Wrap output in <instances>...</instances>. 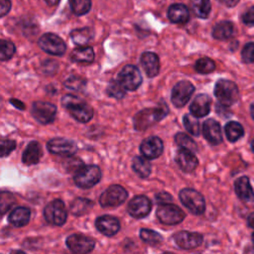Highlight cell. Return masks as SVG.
<instances>
[{
	"instance_id": "6da1fadb",
	"label": "cell",
	"mask_w": 254,
	"mask_h": 254,
	"mask_svg": "<svg viewBox=\"0 0 254 254\" xmlns=\"http://www.w3.org/2000/svg\"><path fill=\"white\" fill-rule=\"evenodd\" d=\"M62 105L73 119L80 123L88 122L93 116V110L83 99L76 95L66 94L62 98Z\"/></svg>"
},
{
	"instance_id": "7a4b0ae2",
	"label": "cell",
	"mask_w": 254,
	"mask_h": 254,
	"mask_svg": "<svg viewBox=\"0 0 254 254\" xmlns=\"http://www.w3.org/2000/svg\"><path fill=\"white\" fill-rule=\"evenodd\" d=\"M169 113L168 106L162 102L154 108H147L141 110L134 116V127L141 131L154 125L158 121L162 120Z\"/></svg>"
},
{
	"instance_id": "3957f363",
	"label": "cell",
	"mask_w": 254,
	"mask_h": 254,
	"mask_svg": "<svg viewBox=\"0 0 254 254\" xmlns=\"http://www.w3.org/2000/svg\"><path fill=\"white\" fill-rule=\"evenodd\" d=\"M214 95L219 103L230 106L238 100L239 90L235 82L228 79H219L214 86Z\"/></svg>"
},
{
	"instance_id": "277c9868",
	"label": "cell",
	"mask_w": 254,
	"mask_h": 254,
	"mask_svg": "<svg viewBox=\"0 0 254 254\" xmlns=\"http://www.w3.org/2000/svg\"><path fill=\"white\" fill-rule=\"evenodd\" d=\"M101 179V170L96 165L81 166L73 176L74 184L80 189H89Z\"/></svg>"
},
{
	"instance_id": "5b68a950",
	"label": "cell",
	"mask_w": 254,
	"mask_h": 254,
	"mask_svg": "<svg viewBox=\"0 0 254 254\" xmlns=\"http://www.w3.org/2000/svg\"><path fill=\"white\" fill-rule=\"evenodd\" d=\"M181 202L193 214H202L205 210V201L200 192L193 189H183L180 193Z\"/></svg>"
},
{
	"instance_id": "8992f818",
	"label": "cell",
	"mask_w": 254,
	"mask_h": 254,
	"mask_svg": "<svg viewBox=\"0 0 254 254\" xmlns=\"http://www.w3.org/2000/svg\"><path fill=\"white\" fill-rule=\"evenodd\" d=\"M44 217L46 221L52 225L61 226L64 224L67 218V211L64 202L62 199H54L50 201L44 209Z\"/></svg>"
},
{
	"instance_id": "52a82bcc",
	"label": "cell",
	"mask_w": 254,
	"mask_h": 254,
	"mask_svg": "<svg viewBox=\"0 0 254 254\" xmlns=\"http://www.w3.org/2000/svg\"><path fill=\"white\" fill-rule=\"evenodd\" d=\"M128 196L127 190L119 186L112 185L108 187L99 197V203L102 207H115L122 204Z\"/></svg>"
},
{
	"instance_id": "ba28073f",
	"label": "cell",
	"mask_w": 254,
	"mask_h": 254,
	"mask_svg": "<svg viewBox=\"0 0 254 254\" xmlns=\"http://www.w3.org/2000/svg\"><path fill=\"white\" fill-rule=\"evenodd\" d=\"M156 214L160 222L167 225L179 224L186 217V213L183 211V209H181L178 205L172 204L170 202L160 204Z\"/></svg>"
},
{
	"instance_id": "9c48e42d",
	"label": "cell",
	"mask_w": 254,
	"mask_h": 254,
	"mask_svg": "<svg viewBox=\"0 0 254 254\" xmlns=\"http://www.w3.org/2000/svg\"><path fill=\"white\" fill-rule=\"evenodd\" d=\"M40 48L53 56H63L65 53V43L58 35L53 33H46L42 35L38 41Z\"/></svg>"
},
{
	"instance_id": "30bf717a",
	"label": "cell",
	"mask_w": 254,
	"mask_h": 254,
	"mask_svg": "<svg viewBox=\"0 0 254 254\" xmlns=\"http://www.w3.org/2000/svg\"><path fill=\"white\" fill-rule=\"evenodd\" d=\"M31 114L41 124L52 123L57 115V106L51 102L35 101L32 104Z\"/></svg>"
},
{
	"instance_id": "8fae6325",
	"label": "cell",
	"mask_w": 254,
	"mask_h": 254,
	"mask_svg": "<svg viewBox=\"0 0 254 254\" xmlns=\"http://www.w3.org/2000/svg\"><path fill=\"white\" fill-rule=\"evenodd\" d=\"M118 81L126 90L133 91L136 90L142 83V75L137 66L127 64L119 72Z\"/></svg>"
},
{
	"instance_id": "7c38bea8",
	"label": "cell",
	"mask_w": 254,
	"mask_h": 254,
	"mask_svg": "<svg viewBox=\"0 0 254 254\" xmlns=\"http://www.w3.org/2000/svg\"><path fill=\"white\" fill-rule=\"evenodd\" d=\"M193 92H194V86L190 81L181 80L178 83H176L172 89V93H171L172 103L176 107L181 108L188 103V101L190 100Z\"/></svg>"
},
{
	"instance_id": "4fadbf2b",
	"label": "cell",
	"mask_w": 254,
	"mask_h": 254,
	"mask_svg": "<svg viewBox=\"0 0 254 254\" xmlns=\"http://www.w3.org/2000/svg\"><path fill=\"white\" fill-rule=\"evenodd\" d=\"M65 244L72 253L86 254L93 250L95 241L92 238L82 234H71L66 238Z\"/></svg>"
},
{
	"instance_id": "5bb4252c",
	"label": "cell",
	"mask_w": 254,
	"mask_h": 254,
	"mask_svg": "<svg viewBox=\"0 0 254 254\" xmlns=\"http://www.w3.org/2000/svg\"><path fill=\"white\" fill-rule=\"evenodd\" d=\"M47 149L52 154L64 156V157H69V156H72L77 151V145L72 140L58 137V138L51 139L47 143Z\"/></svg>"
},
{
	"instance_id": "9a60e30c",
	"label": "cell",
	"mask_w": 254,
	"mask_h": 254,
	"mask_svg": "<svg viewBox=\"0 0 254 254\" xmlns=\"http://www.w3.org/2000/svg\"><path fill=\"white\" fill-rule=\"evenodd\" d=\"M152 209L151 200L146 195H136L127 205L128 213L134 218H143L147 216Z\"/></svg>"
},
{
	"instance_id": "2e32d148",
	"label": "cell",
	"mask_w": 254,
	"mask_h": 254,
	"mask_svg": "<svg viewBox=\"0 0 254 254\" xmlns=\"http://www.w3.org/2000/svg\"><path fill=\"white\" fill-rule=\"evenodd\" d=\"M203 237L200 233L190 231H179L174 235L176 245L184 250H190L198 247L202 243Z\"/></svg>"
},
{
	"instance_id": "e0dca14e",
	"label": "cell",
	"mask_w": 254,
	"mask_h": 254,
	"mask_svg": "<svg viewBox=\"0 0 254 254\" xmlns=\"http://www.w3.org/2000/svg\"><path fill=\"white\" fill-rule=\"evenodd\" d=\"M164 150V144L161 138L151 136L144 139L140 145V152L148 159H156L160 157Z\"/></svg>"
},
{
	"instance_id": "ac0fdd59",
	"label": "cell",
	"mask_w": 254,
	"mask_h": 254,
	"mask_svg": "<svg viewBox=\"0 0 254 254\" xmlns=\"http://www.w3.org/2000/svg\"><path fill=\"white\" fill-rule=\"evenodd\" d=\"M175 161L180 169L186 173H190L194 171L198 165V160L195 157L194 152L182 147L177 151Z\"/></svg>"
},
{
	"instance_id": "d6986e66",
	"label": "cell",
	"mask_w": 254,
	"mask_h": 254,
	"mask_svg": "<svg viewBox=\"0 0 254 254\" xmlns=\"http://www.w3.org/2000/svg\"><path fill=\"white\" fill-rule=\"evenodd\" d=\"M95 227L100 233L106 236H113L119 231L120 222L114 216L101 215L95 219Z\"/></svg>"
},
{
	"instance_id": "ffe728a7",
	"label": "cell",
	"mask_w": 254,
	"mask_h": 254,
	"mask_svg": "<svg viewBox=\"0 0 254 254\" xmlns=\"http://www.w3.org/2000/svg\"><path fill=\"white\" fill-rule=\"evenodd\" d=\"M202 133L204 138L211 145H218L222 142V133L220 124L214 119H206L202 124Z\"/></svg>"
},
{
	"instance_id": "44dd1931",
	"label": "cell",
	"mask_w": 254,
	"mask_h": 254,
	"mask_svg": "<svg viewBox=\"0 0 254 254\" xmlns=\"http://www.w3.org/2000/svg\"><path fill=\"white\" fill-rule=\"evenodd\" d=\"M210 105L211 98L207 94L201 93L195 96V98L192 100L190 106V110L193 116L200 118L206 116L209 113Z\"/></svg>"
},
{
	"instance_id": "7402d4cb",
	"label": "cell",
	"mask_w": 254,
	"mask_h": 254,
	"mask_svg": "<svg viewBox=\"0 0 254 254\" xmlns=\"http://www.w3.org/2000/svg\"><path fill=\"white\" fill-rule=\"evenodd\" d=\"M141 64L149 77L156 76L160 71V60L153 52H145L141 56Z\"/></svg>"
},
{
	"instance_id": "603a6c76",
	"label": "cell",
	"mask_w": 254,
	"mask_h": 254,
	"mask_svg": "<svg viewBox=\"0 0 254 254\" xmlns=\"http://www.w3.org/2000/svg\"><path fill=\"white\" fill-rule=\"evenodd\" d=\"M168 18L176 24H185L190 20V11L188 7L181 3L173 4L168 9Z\"/></svg>"
},
{
	"instance_id": "cb8c5ba5",
	"label": "cell",
	"mask_w": 254,
	"mask_h": 254,
	"mask_svg": "<svg viewBox=\"0 0 254 254\" xmlns=\"http://www.w3.org/2000/svg\"><path fill=\"white\" fill-rule=\"evenodd\" d=\"M42 157V148L37 141L30 142L22 154V162L27 165L38 164Z\"/></svg>"
},
{
	"instance_id": "d4e9b609",
	"label": "cell",
	"mask_w": 254,
	"mask_h": 254,
	"mask_svg": "<svg viewBox=\"0 0 254 254\" xmlns=\"http://www.w3.org/2000/svg\"><path fill=\"white\" fill-rule=\"evenodd\" d=\"M234 190L237 196L245 201L251 200L254 198V191L250 185V181L248 177L243 176L238 178L234 182Z\"/></svg>"
},
{
	"instance_id": "484cf974",
	"label": "cell",
	"mask_w": 254,
	"mask_h": 254,
	"mask_svg": "<svg viewBox=\"0 0 254 254\" xmlns=\"http://www.w3.org/2000/svg\"><path fill=\"white\" fill-rule=\"evenodd\" d=\"M30 217H31L30 208L26 206H18L11 211V213L8 216V220L12 225L16 227H22L28 224Z\"/></svg>"
},
{
	"instance_id": "4316f807",
	"label": "cell",
	"mask_w": 254,
	"mask_h": 254,
	"mask_svg": "<svg viewBox=\"0 0 254 254\" xmlns=\"http://www.w3.org/2000/svg\"><path fill=\"white\" fill-rule=\"evenodd\" d=\"M70 60L74 63L90 64L94 60L93 49L88 46H79L71 52Z\"/></svg>"
},
{
	"instance_id": "83f0119b",
	"label": "cell",
	"mask_w": 254,
	"mask_h": 254,
	"mask_svg": "<svg viewBox=\"0 0 254 254\" xmlns=\"http://www.w3.org/2000/svg\"><path fill=\"white\" fill-rule=\"evenodd\" d=\"M234 34V26L229 21H221L217 23L212 30V37L216 40H227Z\"/></svg>"
},
{
	"instance_id": "f1b7e54d",
	"label": "cell",
	"mask_w": 254,
	"mask_h": 254,
	"mask_svg": "<svg viewBox=\"0 0 254 254\" xmlns=\"http://www.w3.org/2000/svg\"><path fill=\"white\" fill-rule=\"evenodd\" d=\"M93 207V201L85 197H76L72 200L69 206L71 214L75 216H81L88 213Z\"/></svg>"
},
{
	"instance_id": "f546056e",
	"label": "cell",
	"mask_w": 254,
	"mask_h": 254,
	"mask_svg": "<svg viewBox=\"0 0 254 254\" xmlns=\"http://www.w3.org/2000/svg\"><path fill=\"white\" fill-rule=\"evenodd\" d=\"M132 169L140 178L149 177V175L151 174V170H152L151 163H150L149 159L143 155H142V157L136 156L133 159Z\"/></svg>"
},
{
	"instance_id": "4dcf8cb0",
	"label": "cell",
	"mask_w": 254,
	"mask_h": 254,
	"mask_svg": "<svg viewBox=\"0 0 254 254\" xmlns=\"http://www.w3.org/2000/svg\"><path fill=\"white\" fill-rule=\"evenodd\" d=\"M93 35V31L87 27L74 29L70 32V38L72 42L77 46H84L87 43H89L92 40Z\"/></svg>"
},
{
	"instance_id": "1f68e13d",
	"label": "cell",
	"mask_w": 254,
	"mask_h": 254,
	"mask_svg": "<svg viewBox=\"0 0 254 254\" xmlns=\"http://www.w3.org/2000/svg\"><path fill=\"white\" fill-rule=\"evenodd\" d=\"M225 135L228 141L236 142L238 141L244 134V129L242 125L236 121H229L225 124L224 127Z\"/></svg>"
},
{
	"instance_id": "d6a6232c",
	"label": "cell",
	"mask_w": 254,
	"mask_h": 254,
	"mask_svg": "<svg viewBox=\"0 0 254 254\" xmlns=\"http://www.w3.org/2000/svg\"><path fill=\"white\" fill-rule=\"evenodd\" d=\"M191 9L195 16L201 19H205L208 17L210 10H211V5L209 0H190Z\"/></svg>"
},
{
	"instance_id": "836d02e7",
	"label": "cell",
	"mask_w": 254,
	"mask_h": 254,
	"mask_svg": "<svg viewBox=\"0 0 254 254\" xmlns=\"http://www.w3.org/2000/svg\"><path fill=\"white\" fill-rule=\"evenodd\" d=\"M140 238L146 242L147 244H150V245H158L160 244L162 241H163V236L156 232L155 230H152V229H147V228H142L140 230Z\"/></svg>"
},
{
	"instance_id": "e575fe53",
	"label": "cell",
	"mask_w": 254,
	"mask_h": 254,
	"mask_svg": "<svg viewBox=\"0 0 254 254\" xmlns=\"http://www.w3.org/2000/svg\"><path fill=\"white\" fill-rule=\"evenodd\" d=\"M196 118L197 117L193 116L192 114H185L183 117V123L185 125V128L189 133L193 136H198L200 133L199 122Z\"/></svg>"
},
{
	"instance_id": "d590c367",
	"label": "cell",
	"mask_w": 254,
	"mask_h": 254,
	"mask_svg": "<svg viewBox=\"0 0 254 254\" xmlns=\"http://www.w3.org/2000/svg\"><path fill=\"white\" fill-rule=\"evenodd\" d=\"M73 14L81 16L86 14L91 8V0H68Z\"/></svg>"
},
{
	"instance_id": "8d00e7d4",
	"label": "cell",
	"mask_w": 254,
	"mask_h": 254,
	"mask_svg": "<svg viewBox=\"0 0 254 254\" xmlns=\"http://www.w3.org/2000/svg\"><path fill=\"white\" fill-rule=\"evenodd\" d=\"M175 142L178 146H180L182 148H187L192 152H195L197 150V146H196L195 142L186 133L178 132L175 135Z\"/></svg>"
},
{
	"instance_id": "74e56055",
	"label": "cell",
	"mask_w": 254,
	"mask_h": 254,
	"mask_svg": "<svg viewBox=\"0 0 254 254\" xmlns=\"http://www.w3.org/2000/svg\"><path fill=\"white\" fill-rule=\"evenodd\" d=\"M194 68L199 73H210L215 69V63L209 58H200L195 62Z\"/></svg>"
},
{
	"instance_id": "f35d334b",
	"label": "cell",
	"mask_w": 254,
	"mask_h": 254,
	"mask_svg": "<svg viewBox=\"0 0 254 254\" xmlns=\"http://www.w3.org/2000/svg\"><path fill=\"white\" fill-rule=\"evenodd\" d=\"M106 92L111 97H114L116 99H121L124 97L126 93V89L122 86V84L118 81V79L117 80L112 79L106 88Z\"/></svg>"
},
{
	"instance_id": "ab89813d",
	"label": "cell",
	"mask_w": 254,
	"mask_h": 254,
	"mask_svg": "<svg viewBox=\"0 0 254 254\" xmlns=\"http://www.w3.org/2000/svg\"><path fill=\"white\" fill-rule=\"evenodd\" d=\"M16 52L15 45L8 40H1L0 43V60L7 61L13 57Z\"/></svg>"
},
{
	"instance_id": "60d3db41",
	"label": "cell",
	"mask_w": 254,
	"mask_h": 254,
	"mask_svg": "<svg viewBox=\"0 0 254 254\" xmlns=\"http://www.w3.org/2000/svg\"><path fill=\"white\" fill-rule=\"evenodd\" d=\"M85 84H86V81L82 77H79L76 75L69 76L64 82V85L66 88L72 89V90H80L85 86Z\"/></svg>"
},
{
	"instance_id": "b9f144b4",
	"label": "cell",
	"mask_w": 254,
	"mask_h": 254,
	"mask_svg": "<svg viewBox=\"0 0 254 254\" xmlns=\"http://www.w3.org/2000/svg\"><path fill=\"white\" fill-rule=\"evenodd\" d=\"M241 59L245 64L254 63V43H247L241 52Z\"/></svg>"
},
{
	"instance_id": "7bdbcfd3",
	"label": "cell",
	"mask_w": 254,
	"mask_h": 254,
	"mask_svg": "<svg viewBox=\"0 0 254 254\" xmlns=\"http://www.w3.org/2000/svg\"><path fill=\"white\" fill-rule=\"evenodd\" d=\"M14 202H15V199L12 193L7 191H2L1 192V213L4 214Z\"/></svg>"
},
{
	"instance_id": "ee69618b",
	"label": "cell",
	"mask_w": 254,
	"mask_h": 254,
	"mask_svg": "<svg viewBox=\"0 0 254 254\" xmlns=\"http://www.w3.org/2000/svg\"><path fill=\"white\" fill-rule=\"evenodd\" d=\"M16 148V142L10 139H4L1 141V157L8 156Z\"/></svg>"
},
{
	"instance_id": "f6af8a7d",
	"label": "cell",
	"mask_w": 254,
	"mask_h": 254,
	"mask_svg": "<svg viewBox=\"0 0 254 254\" xmlns=\"http://www.w3.org/2000/svg\"><path fill=\"white\" fill-rule=\"evenodd\" d=\"M42 65H43V68H42L43 72L48 73V74L54 73L58 68V63L54 62L52 60H48V61L44 62Z\"/></svg>"
},
{
	"instance_id": "bcb514c9",
	"label": "cell",
	"mask_w": 254,
	"mask_h": 254,
	"mask_svg": "<svg viewBox=\"0 0 254 254\" xmlns=\"http://www.w3.org/2000/svg\"><path fill=\"white\" fill-rule=\"evenodd\" d=\"M242 21L247 26H254V7L249 8L242 15Z\"/></svg>"
},
{
	"instance_id": "7dc6e473",
	"label": "cell",
	"mask_w": 254,
	"mask_h": 254,
	"mask_svg": "<svg viewBox=\"0 0 254 254\" xmlns=\"http://www.w3.org/2000/svg\"><path fill=\"white\" fill-rule=\"evenodd\" d=\"M155 198H156V201L157 203L159 204H163V203H169L173 200V197L170 193L166 192V191H161L159 193H157L155 195Z\"/></svg>"
},
{
	"instance_id": "c3c4849f",
	"label": "cell",
	"mask_w": 254,
	"mask_h": 254,
	"mask_svg": "<svg viewBox=\"0 0 254 254\" xmlns=\"http://www.w3.org/2000/svg\"><path fill=\"white\" fill-rule=\"evenodd\" d=\"M1 7H0V12H1V17H4L6 14L11 9V1L10 0H0Z\"/></svg>"
},
{
	"instance_id": "681fc988",
	"label": "cell",
	"mask_w": 254,
	"mask_h": 254,
	"mask_svg": "<svg viewBox=\"0 0 254 254\" xmlns=\"http://www.w3.org/2000/svg\"><path fill=\"white\" fill-rule=\"evenodd\" d=\"M10 102L12 103V105H14L15 107H17V108H18V109H20V110H24V109L26 108L25 104H24L22 101L18 100V99L11 98V99H10Z\"/></svg>"
},
{
	"instance_id": "f907efd6",
	"label": "cell",
	"mask_w": 254,
	"mask_h": 254,
	"mask_svg": "<svg viewBox=\"0 0 254 254\" xmlns=\"http://www.w3.org/2000/svg\"><path fill=\"white\" fill-rule=\"evenodd\" d=\"M218 1L227 7H234L239 2V0H218Z\"/></svg>"
},
{
	"instance_id": "816d5d0a",
	"label": "cell",
	"mask_w": 254,
	"mask_h": 254,
	"mask_svg": "<svg viewBox=\"0 0 254 254\" xmlns=\"http://www.w3.org/2000/svg\"><path fill=\"white\" fill-rule=\"evenodd\" d=\"M248 224L250 227L254 228V212H252L249 216H248Z\"/></svg>"
},
{
	"instance_id": "f5cc1de1",
	"label": "cell",
	"mask_w": 254,
	"mask_h": 254,
	"mask_svg": "<svg viewBox=\"0 0 254 254\" xmlns=\"http://www.w3.org/2000/svg\"><path fill=\"white\" fill-rule=\"evenodd\" d=\"M45 2L51 6H54V5H57L60 2V0H45Z\"/></svg>"
},
{
	"instance_id": "db71d44e",
	"label": "cell",
	"mask_w": 254,
	"mask_h": 254,
	"mask_svg": "<svg viewBox=\"0 0 254 254\" xmlns=\"http://www.w3.org/2000/svg\"><path fill=\"white\" fill-rule=\"evenodd\" d=\"M250 114H251V117L254 119V103L250 105Z\"/></svg>"
},
{
	"instance_id": "11a10c76",
	"label": "cell",
	"mask_w": 254,
	"mask_h": 254,
	"mask_svg": "<svg viewBox=\"0 0 254 254\" xmlns=\"http://www.w3.org/2000/svg\"><path fill=\"white\" fill-rule=\"evenodd\" d=\"M251 149H252V151L254 152V139L251 141Z\"/></svg>"
},
{
	"instance_id": "9f6ffc18",
	"label": "cell",
	"mask_w": 254,
	"mask_h": 254,
	"mask_svg": "<svg viewBox=\"0 0 254 254\" xmlns=\"http://www.w3.org/2000/svg\"><path fill=\"white\" fill-rule=\"evenodd\" d=\"M252 240H253V242H254V233L252 234Z\"/></svg>"
}]
</instances>
